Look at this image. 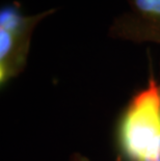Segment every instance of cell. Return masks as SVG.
Segmentation results:
<instances>
[{
  "mask_svg": "<svg viewBox=\"0 0 160 161\" xmlns=\"http://www.w3.org/2000/svg\"><path fill=\"white\" fill-rule=\"evenodd\" d=\"M145 87L132 96L119 118L115 147L121 161H160V88L150 64Z\"/></svg>",
  "mask_w": 160,
  "mask_h": 161,
  "instance_id": "1",
  "label": "cell"
},
{
  "mask_svg": "<svg viewBox=\"0 0 160 161\" xmlns=\"http://www.w3.org/2000/svg\"><path fill=\"white\" fill-rule=\"evenodd\" d=\"M49 8L35 15H25L22 4L13 1L0 8V86L5 87L23 73L28 63L31 39L37 25L55 14Z\"/></svg>",
  "mask_w": 160,
  "mask_h": 161,
  "instance_id": "2",
  "label": "cell"
},
{
  "mask_svg": "<svg viewBox=\"0 0 160 161\" xmlns=\"http://www.w3.org/2000/svg\"><path fill=\"white\" fill-rule=\"evenodd\" d=\"M129 11L112 20L108 36L135 44H160V0H126Z\"/></svg>",
  "mask_w": 160,
  "mask_h": 161,
  "instance_id": "3",
  "label": "cell"
},
{
  "mask_svg": "<svg viewBox=\"0 0 160 161\" xmlns=\"http://www.w3.org/2000/svg\"><path fill=\"white\" fill-rule=\"evenodd\" d=\"M69 161H91L90 159L87 158L86 156L82 155L80 153H74L72 154V156L70 157Z\"/></svg>",
  "mask_w": 160,
  "mask_h": 161,
  "instance_id": "4",
  "label": "cell"
},
{
  "mask_svg": "<svg viewBox=\"0 0 160 161\" xmlns=\"http://www.w3.org/2000/svg\"><path fill=\"white\" fill-rule=\"evenodd\" d=\"M159 88H160V81H159Z\"/></svg>",
  "mask_w": 160,
  "mask_h": 161,
  "instance_id": "5",
  "label": "cell"
},
{
  "mask_svg": "<svg viewBox=\"0 0 160 161\" xmlns=\"http://www.w3.org/2000/svg\"><path fill=\"white\" fill-rule=\"evenodd\" d=\"M159 45H160V44H159Z\"/></svg>",
  "mask_w": 160,
  "mask_h": 161,
  "instance_id": "6",
  "label": "cell"
}]
</instances>
